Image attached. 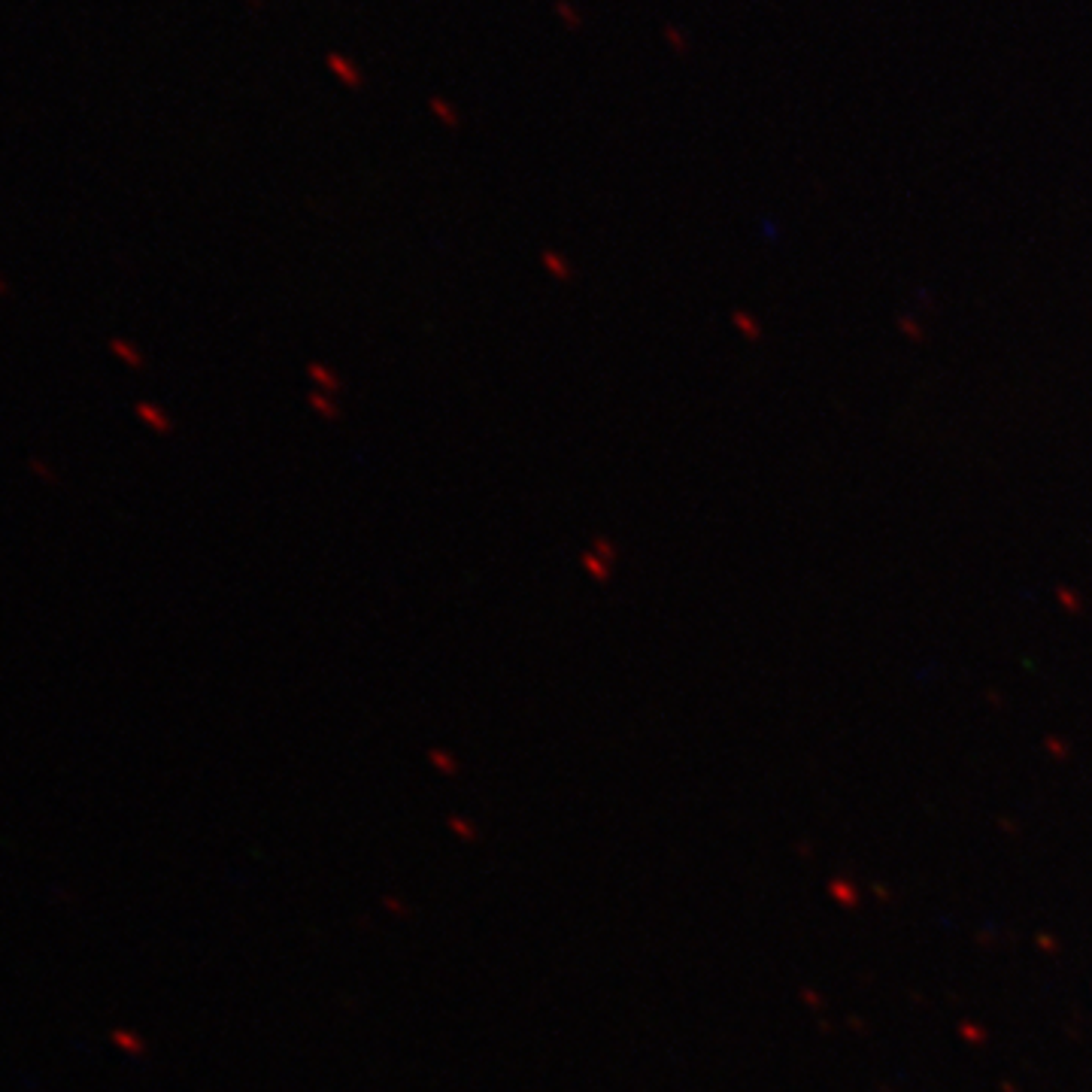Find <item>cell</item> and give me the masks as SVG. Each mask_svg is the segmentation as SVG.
Returning <instances> with one entry per match:
<instances>
[{
    "label": "cell",
    "mask_w": 1092,
    "mask_h": 1092,
    "mask_svg": "<svg viewBox=\"0 0 1092 1092\" xmlns=\"http://www.w3.org/2000/svg\"><path fill=\"white\" fill-rule=\"evenodd\" d=\"M325 67L331 70V76L337 79L340 86H346V88H364V70L358 67V64L352 61L349 55H343V52H328L325 55Z\"/></svg>",
    "instance_id": "1"
},
{
    "label": "cell",
    "mask_w": 1092,
    "mask_h": 1092,
    "mask_svg": "<svg viewBox=\"0 0 1092 1092\" xmlns=\"http://www.w3.org/2000/svg\"><path fill=\"white\" fill-rule=\"evenodd\" d=\"M540 264H543V270H546L553 279H559V282H567V279L574 277V267H571V261H567L562 252L543 249L540 252Z\"/></svg>",
    "instance_id": "2"
},
{
    "label": "cell",
    "mask_w": 1092,
    "mask_h": 1092,
    "mask_svg": "<svg viewBox=\"0 0 1092 1092\" xmlns=\"http://www.w3.org/2000/svg\"><path fill=\"white\" fill-rule=\"evenodd\" d=\"M428 110H431V115H434L446 131H458V128H462V119H458V113L452 110V103L446 101V98L431 94V98H428Z\"/></svg>",
    "instance_id": "3"
},
{
    "label": "cell",
    "mask_w": 1092,
    "mask_h": 1092,
    "mask_svg": "<svg viewBox=\"0 0 1092 1092\" xmlns=\"http://www.w3.org/2000/svg\"><path fill=\"white\" fill-rule=\"evenodd\" d=\"M553 13H555V19H559V22L567 27V31H583L586 15H583V10H579L574 0H553Z\"/></svg>",
    "instance_id": "4"
},
{
    "label": "cell",
    "mask_w": 1092,
    "mask_h": 1092,
    "mask_svg": "<svg viewBox=\"0 0 1092 1092\" xmlns=\"http://www.w3.org/2000/svg\"><path fill=\"white\" fill-rule=\"evenodd\" d=\"M137 416L146 422L149 428H155V431H161V434H167V431H174V422H170V416L164 413L161 407H155V404H137Z\"/></svg>",
    "instance_id": "5"
},
{
    "label": "cell",
    "mask_w": 1092,
    "mask_h": 1092,
    "mask_svg": "<svg viewBox=\"0 0 1092 1092\" xmlns=\"http://www.w3.org/2000/svg\"><path fill=\"white\" fill-rule=\"evenodd\" d=\"M579 562H583L586 574H589L595 583H607V579H610V574H613V565H610V562H604L601 555H595L592 550H586V553L579 555Z\"/></svg>",
    "instance_id": "6"
},
{
    "label": "cell",
    "mask_w": 1092,
    "mask_h": 1092,
    "mask_svg": "<svg viewBox=\"0 0 1092 1092\" xmlns=\"http://www.w3.org/2000/svg\"><path fill=\"white\" fill-rule=\"evenodd\" d=\"M307 374H310V379L316 383V389L319 391H337L340 389V377H334L331 370H328L325 364H307Z\"/></svg>",
    "instance_id": "7"
},
{
    "label": "cell",
    "mask_w": 1092,
    "mask_h": 1092,
    "mask_svg": "<svg viewBox=\"0 0 1092 1092\" xmlns=\"http://www.w3.org/2000/svg\"><path fill=\"white\" fill-rule=\"evenodd\" d=\"M307 404H310V407H313V410H316V413H319V416H322V419H328V422H334V419H340L337 404L328 401L325 391L313 389V391H310V395H307Z\"/></svg>",
    "instance_id": "8"
},
{
    "label": "cell",
    "mask_w": 1092,
    "mask_h": 1092,
    "mask_svg": "<svg viewBox=\"0 0 1092 1092\" xmlns=\"http://www.w3.org/2000/svg\"><path fill=\"white\" fill-rule=\"evenodd\" d=\"M662 34H665V43L671 46L674 55H686V52H689V37H686V31L680 25H665Z\"/></svg>",
    "instance_id": "9"
},
{
    "label": "cell",
    "mask_w": 1092,
    "mask_h": 1092,
    "mask_svg": "<svg viewBox=\"0 0 1092 1092\" xmlns=\"http://www.w3.org/2000/svg\"><path fill=\"white\" fill-rule=\"evenodd\" d=\"M592 553L595 555H601L604 562H610L613 565V559H616V543L610 538H604V534H598V538L592 540V546H589Z\"/></svg>",
    "instance_id": "10"
},
{
    "label": "cell",
    "mask_w": 1092,
    "mask_h": 1092,
    "mask_svg": "<svg viewBox=\"0 0 1092 1092\" xmlns=\"http://www.w3.org/2000/svg\"><path fill=\"white\" fill-rule=\"evenodd\" d=\"M113 352L119 355V358H125L128 367H143V358H140L137 352L128 346L125 340H113Z\"/></svg>",
    "instance_id": "11"
},
{
    "label": "cell",
    "mask_w": 1092,
    "mask_h": 1092,
    "mask_svg": "<svg viewBox=\"0 0 1092 1092\" xmlns=\"http://www.w3.org/2000/svg\"><path fill=\"white\" fill-rule=\"evenodd\" d=\"M246 10H252V13H261L264 10V0H240Z\"/></svg>",
    "instance_id": "12"
}]
</instances>
